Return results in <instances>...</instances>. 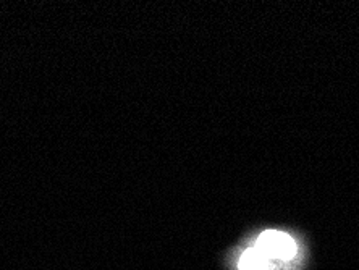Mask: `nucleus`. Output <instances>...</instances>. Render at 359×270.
I'll use <instances>...</instances> for the list:
<instances>
[{
  "label": "nucleus",
  "instance_id": "f03ea898",
  "mask_svg": "<svg viewBox=\"0 0 359 270\" xmlns=\"http://www.w3.org/2000/svg\"><path fill=\"white\" fill-rule=\"evenodd\" d=\"M240 270H271V261L264 256V254L257 250V248H248L246 251H243L240 262Z\"/></svg>",
  "mask_w": 359,
  "mask_h": 270
},
{
  "label": "nucleus",
  "instance_id": "f257e3e1",
  "mask_svg": "<svg viewBox=\"0 0 359 270\" xmlns=\"http://www.w3.org/2000/svg\"><path fill=\"white\" fill-rule=\"evenodd\" d=\"M256 248L259 250L269 261L280 259V261H292L297 256L298 246L297 241L287 233L278 230H267L261 233L257 238Z\"/></svg>",
  "mask_w": 359,
  "mask_h": 270
}]
</instances>
